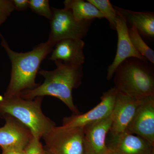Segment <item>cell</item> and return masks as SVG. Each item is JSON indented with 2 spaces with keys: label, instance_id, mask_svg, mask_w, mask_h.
Listing matches in <instances>:
<instances>
[{
  "label": "cell",
  "instance_id": "cell-1",
  "mask_svg": "<svg viewBox=\"0 0 154 154\" xmlns=\"http://www.w3.org/2000/svg\"><path fill=\"white\" fill-rule=\"evenodd\" d=\"M54 62L56 66L54 69L38 71V73L44 78L42 84L32 90L23 91L19 96L26 99L53 96L63 102L73 115H79L81 113L74 104L72 91L82 85L84 75L83 66L69 64L59 60Z\"/></svg>",
  "mask_w": 154,
  "mask_h": 154
},
{
  "label": "cell",
  "instance_id": "cell-2",
  "mask_svg": "<svg viewBox=\"0 0 154 154\" xmlns=\"http://www.w3.org/2000/svg\"><path fill=\"white\" fill-rule=\"evenodd\" d=\"M1 45L4 48L11 61V79L5 98L19 96L20 93L36 88L39 84L36 82L42 60L52 52L53 46L47 41L35 46L28 52L19 53L11 49L5 38L0 33Z\"/></svg>",
  "mask_w": 154,
  "mask_h": 154
},
{
  "label": "cell",
  "instance_id": "cell-3",
  "mask_svg": "<svg viewBox=\"0 0 154 154\" xmlns=\"http://www.w3.org/2000/svg\"><path fill=\"white\" fill-rule=\"evenodd\" d=\"M153 64L137 58L127 59L116 70L115 87L126 96L141 99L154 96Z\"/></svg>",
  "mask_w": 154,
  "mask_h": 154
},
{
  "label": "cell",
  "instance_id": "cell-4",
  "mask_svg": "<svg viewBox=\"0 0 154 154\" xmlns=\"http://www.w3.org/2000/svg\"><path fill=\"white\" fill-rule=\"evenodd\" d=\"M42 98L26 99L20 96L9 98L0 96V117L10 116L16 118L30 130L33 136L40 140L56 126L42 112Z\"/></svg>",
  "mask_w": 154,
  "mask_h": 154
},
{
  "label": "cell",
  "instance_id": "cell-5",
  "mask_svg": "<svg viewBox=\"0 0 154 154\" xmlns=\"http://www.w3.org/2000/svg\"><path fill=\"white\" fill-rule=\"evenodd\" d=\"M51 30L48 42L54 47L57 42L68 38L82 39L88 34L94 20L78 21L71 11L64 8H51Z\"/></svg>",
  "mask_w": 154,
  "mask_h": 154
},
{
  "label": "cell",
  "instance_id": "cell-6",
  "mask_svg": "<svg viewBox=\"0 0 154 154\" xmlns=\"http://www.w3.org/2000/svg\"><path fill=\"white\" fill-rule=\"evenodd\" d=\"M42 138L53 154H85L84 127L55 126Z\"/></svg>",
  "mask_w": 154,
  "mask_h": 154
},
{
  "label": "cell",
  "instance_id": "cell-7",
  "mask_svg": "<svg viewBox=\"0 0 154 154\" xmlns=\"http://www.w3.org/2000/svg\"><path fill=\"white\" fill-rule=\"evenodd\" d=\"M118 91L115 87L104 92L101 102L94 108L83 114L72 115L63 119V126L84 127L88 125L104 119L111 114Z\"/></svg>",
  "mask_w": 154,
  "mask_h": 154
},
{
  "label": "cell",
  "instance_id": "cell-8",
  "mask_svg": "<svg viewBox=\"0 0 154 154\" xmlns=\"http://www.w3.org/2000/svg\"><path fill=\"white\" fill-rule=\"evenodd\" d=\"M125 132L139 136L154 146V96L142 99Z\"/></svg>",
  "mask_w": 154,
  "mask_h": 154
},
{
  "label": "cell",
  "instance_id": "cell-9",
  "mask_svg": "<svg viewBox=\"0 0 154 154\" xmlns=\"http://www.w3.org/2000/svg\"><path fill=\"white\" fill-rule=\"evenodd\" d=\"M116 12V30L117 31L118 37L117 51L114 60L107 68V79L108 81L113 78L119 66L127 59L134 57L143 60H147L135 49L130 38L128 25L126 20L120 13L117 11Z\"/></svg>",
  "mask_w": 154,
  "mask_h": 154
},
{
  "label": "cell",
  "instance_id": "cell-10",
  "mask_svg": "<svg viewBox=\"0 0 154 154\" xmlns=\"http://www.w3.org/2000/svg\"><path fill=\"white\" fill-rule=\"evenodd\" d=\"M142 99H135L118 91L111 113L112 122L109 134L115 135L125 132Z\"/></svg>",
  "mask_w": 154,
  "mask_h": 154
},
{
  "label": "cell",
  "instance_id": "cell-11",
  "mask_svg": "<svg viewBox=\"0 0 154 154\" xmlns=\"http://www.w3.org/2000/svg\"><path fill=\"white\" fill-rule=\"evenodd\" d=\"M112 118L107 117L84 127L85 154H105L108 150L106 140L110 131Z\"/></svg>",
  "mask_w": 154,
  "mask_h": 154
},
{
  "label": "cell",
  "instance_id": "cell-12",
  "mask_svg": "<svg viewBox=\"0 0 154 154\" xmlns=\"http://www.w3.org/2000/svg\"><path fill=\"white\" fill-rule=\"evenodd\" d=\"M5 124L0 128V146L2 149H25L33 136L30 129L16 118L5 116Z\"/></svg>",
  "mask_w": 154,
  "mask_h": 154
},
{
  "label": "cell",
  "instance_id": "cell-13",
  "mask_svg": "<svg viewBox=\"0 0 154 154\" xmlns=\"http://www.w3.org/2000/svg\"><path fill=\"white\" fill-rule=\"evenodd\" d=\"M110 136L106 140L107 148L119 154H154V146L142 137L124 132Z\"/></svg>",
  "mask_w": 154,
  "mask_h": 154
},
{
  "label": "cell",
  "instance_id": "cell-14",
  "mask_svg": "<svg viewBox=\"0 0 154 154\" xmlns=\"http://www.w3.org/2000/svg\"><path fill=\"white\" fill-rule=\"evenodd\" d=\"M85 42L82 39L68 38L60 40L56 44L48 59L61 60L66 63L82 65L85 63L84 48Z\"/></svg>",
  "mask_w": 154,
  "mask_h": 154
},
{
  "label": "cell",
  "instance_id": "cell-15",
  "mask_svg": "<svg viewBox=\"0 0 154 154\" xmlns=\"http://www.w3.org/2000/svg\"><path fill=\"white\" fill-rule=\"evenodd\" d=\"M116 11L123 16L127 24L134 25L140 35L149 38L154 37V13L136 12L113 6Z\"/></svg>",
  "mask_w": 154,
  "mask_h": 154
},
{
  "label": "cell",
  "instance_id": "cell-16",
  "mask_svg": "<svg viewBox=\"0 0 154 154\" xmlns=\"http://www.w3.org/2000/svg\"><path fill=\"white\" fill-rule=\"evenodd\" d=\"M63 4L65 8L71 11L77 21H88L104 18L103 14L98 9L88 1L66 0Z\"/></svg>",
  "mask_w": 154,
  "mask_h": 154
},
{
  "label": "cell",
  "instance_id": "cell-17",
  "mask_svg": "<svg viewBox=\"0 0 154 154\" xmlns=\"http://www.w3.org/2000/svg\"><path fill=\"white\" fill-rule=\"evenodd\" d=\"M128 30L130 38L135 49L147 60L154 64L153 50L145 42L134 25H131Z\"/></svg>",
  "mask_w": 154,
  "mask_h": 154
},
{
  "label": "cell",
  "instance_id": "cell-18",
  "mask_svg": "<svg viewBox=\"0 0 154 154\" xmlns=\"http://www.w3.org/2000/svg\"><path fill=\"white\" fill-rule=\"evenodd\" d=\"M94 5L109 22L110 28L116 30L117 12L109 0H88Z\"/></svg>",
  "mask_w": 154,
  "mask_h": 154
},
{
  "label": "cell",
  "instance_id": "cell-19",
  "mask_svg": "<svg viewBox=\"0 0 154 154\" xmlns=\"http://www.w3.org/2000/svg\"><path fill=\"white\" fill-rule=\"evenodd\" d=\"M29 8L34 13L50 20L52 16L48 0H29Z\"/></svg>",
  "mask_w": 154,
  "mask_h": 154
},
{
  "label": "cell",
  "instance_id": "cell-20",
  "mask_svg": "<svg viewBox=\"0 0 154 154\" xmlns=\"http://www.w3.org/2000/svg\"><path fill=\"white\" fill-rule=\"evenodd\" d=\"M15 10L13 0H0V26Z\"/></svg>",
  "mask_w": 154,
  "mask_h": 154
},
{
  "label": "cell",
  "instance_id": "cell-21",
  "mask_svg": "<svg viewBox=\"0 0 154 154\" xmlns=\"http://www.w3.org/2000/svg\"><path fill=\"white\" fill-rule=\"evenodd\" d=\"M25 150L26 154H44L45 149L40 140L33 136Z\"/></svg>",
  "mask_w": 154,
  "mask_h": 154
},
{
  "label": "cell",
  "instance_id": "cell-22",
  "mask_svg": "<svg viewBox=\"0 0 154 154\" xmlns=\"http://www.w3.org/2000/svg\"><path fill=\"white\" fill-rule=\"evenodd\" d=\"M15 10L24 11L29 8V0H13Z\"/></svg>",
  "mask_w": 154,
  "mask_h": 154
},
{
  "label": "cell",
  "instance_id": "cell-23",
  "mask_svg": "<svg viewBox=\"0 0 154 154\" xmlns=\"http://www.w3.org/2000/svg\"><path fill=\"white\" fill-rule=\"evenodd\" d=\"M2 154H26L25 149L18 147H9L2 149Z\"/></svg>",
  "mask_w": 154,
  "mask_h": 154
},
{
  "label": "cell",
  "instance_id": "cell-24",
  "mask_svg": "<svg viewBox=\"0 0 154 154\" xmlns=\"http://www.w3.org/2000/svg\"><path fill=\"white\" fill-rule=\"evenodd\" d=\"M105 154H119L118 153L114 151L112 149H108V150L106 153Z\"/></svg>",
  "mask_w": 154,
  "mask_h": 154
},
{
  "label": "cell",
  "instance_id": "cell-25",
  "mask_svg": "<svg viewBox=\"0 0 154 154\" xmlns=\"http://www.w3.org/2000/svg\"><path fill=\"white\" fill-rule=\"evenodd\" d=\"M44 154H53L51 153L50 152L48 151L46 149H45Z\"/></svg>",
  "mask_w": 154,
  "mask_h": 154
}]
</instances>
